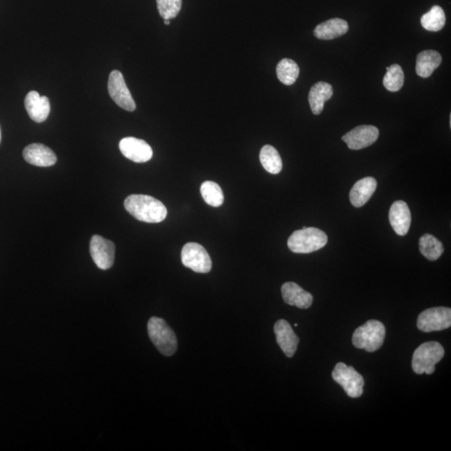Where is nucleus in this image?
<instances>
[{
	"instance_id": "1",
	"label": "nucleus",
	"mask_w": 451,
	"mask_h": 451,
	"mask_svg": "<svg viewBox=\"0 0 451 451\" xmlns=\"http://www.w3.org/2000/svg\"><path fill=\"white\" fill-rule=\"evenodd\" d=\"M124 206L126 210L140 222L159 223L168 216L164 204L151 195H131L125 200Z\"/></svg>"
},
{
	"instance_id": "2",
	"label": "nucleus",
	"mask_w": 451,
	"mask_h": 451,
	"mask_svg": "<svg viewBox=\"0 0 451 451\" xmlns=\"http://www.w3.org/2000/svg\"><path fill=\"white\" fill-rule=\"evenodd\" d=\"M327 236L322 230L304 227L293 232L288 240V249L295 253H311L327 244Z\"/></svg>"
},
{
	"instance_id": "3",
	"label": "nucleus",
	"mask_w": 451,
	"mask_h": 451,
	"mask_svg": "<svg viewBox=\"0 0 451 451\" xmlns=\"http://www.w3.org/2000/svg\"><path fill=\"white\" fill-rule=\"evenodd\" d=\"M149 337L161 354L172 356L177 350V339L172 327L164 319L152 317L148 321Z\"/></svg>"
},
{
	"instance_id": "4",
	"label": "nucleus",
	"mask_w": 451,
	"mask_h": 451,
	"mask_svg": "<svg viewBox=\"0 0 451 451\" xmlns=\"http://www.w3.org/2000/svg\"><path fill=\"white\" fill-rule=\"evenodd\" d=\"M385 327L378 320H369L358 327L353 334V344L357 348L374 352L381 348L385 339Z\"/></svg>"
},
{
	"instance_id": "5",
	"label": "nucleus",
	"mask_w": 451,
	"mask_h": 451,
	"mask_svg": "<svg viewBox=\"0 0 451 451\" xmlns=\"http://www.w3.org/2000/svg\"><path fill=\"white\" fill-rule=\"evenodd\" d=\"M444 348L438 342H427L416 348L413 355L412 369L417 374H432L436 365L443 359Z\"/></svg>"
},
{
	"instance_id": "6",
	"label": "nucleus",
	"mask_w": 451,
	"mask_h": 451,
	"mask_svg": "<svg viewBox=\"0 0 451 451\" xmlns=\"http://www.w3.org/2000/svg\"><path fill=\"white\" fill-rule=\"evenodd\" d=\"M332 377L343 387L348 397L359 398L363 394L364 378L352 366L338 363L332 373Z\"/></svg>"
},
{
	"instance_id": "7",
	"label": "nucleus",
	"mask_w": 451,
	"mask_h": 451,
	"mask_svg": "<svg viewBox=\"0 0 451 451\" xmlns=\"http://www.w3.org/2000/svg\"><path fill=\"white\" fill-rule=\"evenodd\" d=\"M183 265L199 274H207L212 269L210 255L202 245L188 242L182 250Z\"/></svg>"
},
{
	"instance_id": "8",
	"label": "nucleus",
	"mask_w": 451,
	"mask_h": 451,
	"mask_svg": "<svg viewBox=\"0 0 451 451\" xmlns=\"http://www.w3.org/2000/svg\"><path fill=\"white\" fill-rule=\"evenodd\" d=\"M451 325V309L436 307L424 310L417 319V327L424 333L448 330Z\"/></svg>"
},
{
	"instance_id": "9",
	"label": "nucleus",
	"mask_w": 451,
	"mask_h": 451,
	"mask_svg": "<svg viewBox=\"0 0 451 451\" xmlns=\"http://www.w3.org/2000/svg\"><path fill=\"white\" fill-rule=\"evenodd\" d=\"M108 91L110 96L121 108L127 112H134L136 108L135 101L120 71H113L110 74Z\"/></svg>"
},
{
	"instance_id": "10",
	"label": "nucleus",
	"mask_w": 451,
	"mask_h": 451,
	"mask_svg": "<svg viewBox=\"0 0 451 451\" xmlns=\"http://www.w3.org/2000/svg\"><path fill=\"white\" fill-rule=\"evenodd\" d=\"M90 252L94 262L99 269L108 270L113 266L116 246L112 241L99 235L93 236L90 242Z\"/></svg>"
},
{
	"instance_id": "11",
	"label": "nucleus",
	"mask_w": 451,
	"mask_h": 451,
	"mask_svg": "<svg viewBox=\"0 0 451 451\" xmlns=\"http://www.w3.org/2000/svg\"><path fill=\"white\" fill-rule=\"evenodd\" d=\"M378 135L380 131L376 126L363 125L348 131L343 136L342 140L351 150H361L376 142Z\"/></svg>"
},
{
	"instance_id": "12",
	"label": "nucleus",
	"mask_w": 451,
	"mask_h": 451,
	"mask_svg": "<svg viewBox=\"0 0 451 451\" xmlns=\"http://www.w3.org/2000/svg\"><path fill=\"white\" fill-rule=\"evenodd\" d=\"M119 148L127 159L136 163H144L152 158V149L147 142L143 140L135 138H123Z\"/></svg>"
},
{
	"instance_id": "13",
	"label": "nucleus",
	"mask_w": 451,
	"mask_h": 451,
	"mask_svg": "<svg viewBox=\"0 0 451 451\" xmlns=\"http://www.w3.org/2000/svg\"><path fill=\"white\" fill-rule=\"evenodd\" d=\"M23 156L28 163L36 167H52L57 163L54 152L43 144L34 143L24 148Z\"/></svg>"
},
{
	"instance_id": "14",
	"label": "nucleus",
	"mask_w": 451,
	"mask_h": 451,
	"mask_svg": "<svg viewBox=\"0 0 451 451\" xmlns=\"http://www.w3.org/2000/svg\"><path fill=\"white\" fill-rule=\"evenodd\" d=\"M274 333L281 350L287 357L291 358L295 355L300 343V339L293 330V327L288 321L281 319L275 323Z\"/></svg>"
},
{
	"instance_id": "15",
	"label": "nucleus",
	"mask_w": 451,
	"mask_h": 451,
	"mask_svg": "<svg viewBox=\"0 0 451 451\" xmlns=\"http://www.w3.org/2000/svg\"><path fill=\"white\" fill-rule=\"evenodd\" d=\"M24 106L29 117L37 123L45 121L50 113V103L48 97L40 96L37 91L28 93L24 99Z\"/></svg>"
},
{
	"instance_id": "16",
	"label": "nucleus",
	"mask_w": 451,
	"mask_h": 451,
	"mask_svg": "<svg viewBox=\"0 0 451 451\" xmlns=\"http://www.w3.org/2000/svg\"><path fill=\"white\" fill-rule=\"evenodd\" d=\"M390 223L394 231L399 236H405L410 230L411 214L407 203L397 201L392 204L389 214Z\"/></svg>"
},
{
	"instance_id": "17",
	"label": "nucleus",
	"mask_w": 451,
	"mask_h": 451,
	"mask_svg": "<svg viewBox=\"0 0 451 451\" xmlns=\"http://www.w3.org/2000/svg\"><path fill=\"white\" fill-rule=\"evenodd\" d=\"M281 290L283 299L287 304L296 306L302 309L311 307L313 301L311 293L305 291L300 285L293 282L285 283Z\"/></svg>"
},
{
	"instance_id": "18",
	"label": "nucleus",
	"mask_w": 451,
	"mask_h": 451,
	"mask_svg": "<svg viewBox=\"0 0 451 451\" xmlns=\"http://www.w3.org/2000/svg\"><path fill=\"white\" fill-rule=\"evenodd\" d=\"M377 187V182L373 177H365L352 187L350 199L353 206L361 207L371 198Z\"/></svg>"
},
{
	"instance_id": "19",
	"label": "nucleus",
	"mask_w": 451,
	"mask_h": 451,
	"mask_svg": "<svg viewBox=\"0 0 451 451\" xmlns=\"http://www.w3.org/2000/svg\"><path fill=\"white\" fill-rule=\"evenodd\" d=\"M348 31V24L346 20L334 18L319 24L313 34L319 40H330L346 35Z\"/></svg>"
},
{
	"instance_id": "20",
	"label": "nucleus",
	"mask_w": 451,
	"mask_h": 451,
	"mask_svg": "<svg viewBox=\"0 0 451 451\" xmlns=\"http://www.w3.org/2000/svg\"><path fill=\"white\" fill-rule=\"evenodd\" d=\"M442 62L441 54L436 50H428L420 52L416 59V74L422 78H428Z\"/></svg>"
},
{
	"instance_id": "21",
	"label": "nucleus",
	"mask_w": 451,
	"mask_h": 451,
	"mask_svg": "<svg viewBox=\"0 0 451 451\" xmlns=\"http://www.w3.org/2000/svg\"><path fill=\"white\" fill-rule=\"evenodd\" d=\"M334 95L333 87L326 82L314 84L309 94V102L314 114H321L325 101L331 99Z\"/></svg>"
},
{
	"instance_id": "22",
	"label": "nucleus",
	"mask_w": 451,
	"mask_h": 451,
	"mask_svg": "<svg viewBox=\"0 0 451 451\" xmlns=\"http://www.w3.org/2000/svg\"><path fill=\"white\" fill-rule=\"evenodd\" d=\"M420 251L429 261H436L444 253L442 242L431 234H424L420 239Z\"/></svg>"
},
{
	"instance_id": "23",
	"label": "nucleus",
	"mask_w": 451,
	"mask_h": 451,
	"mask_svg": "<svg viewBox=\"0 0 451 451\" xmlns=\"http://www.w3.org/2000/svg\"><path fill=\"white\" fill-rule=\"evenodd\" d=\"M260 161L263 168L271 174H279L283 169V161L278 151L270 145L262 148Z\"/></svg>"
},
{
	"instance_id": "24",
	"label": "nucleus",
	"mask_w": 451,
	"mask_h": 451,
	"mask_svg": "<svg viewBox=\"0 0 451 451\" xmlns=\"http://www.w3.org/2000/svg\"><path fill=\"white\" fill-rule=\"evenodd\" d=\"M276 75L281 82L286 86H292L300 75V67L290 59H283L276 66Z\"/></svg>"
},
{
	"instance_id": "25",
	"label": "nucleus",
	"mask_w": 451,
	"mask_h": 451,
	"mask_svg": "<svg viewBox=\"0 0 451 451\" xmlns=\"http://www.w3.org/2000/svg\"><path fill=\"white\" fill-rule=\"evenodd\" d=\"M445 15L440 6H435L420 19L421 25L428 31L437 32L441 31L445 24Z\"/></svg>"
},
{
	"instance_id": "26",
	"label": "nucleus",
	"mask_w": 451,
	"mask_h": 451,
	"mask_svg": "<svg viewBox=\"0 0 451 451\" xmlns=\"http://www.w3.org/2000/svg\"><path fill=\"white\" fill-rule=\"evenodd\" d=\"M386 71V75L383 80V84H384L386 90L390 92H397L401 90L404 82H405V74H404L401 66L394 64V65L387 67Z\"/></svg>"
},
{
	"instance_id": "27",
	"label": "nucleus",
	"mask_w": 451,
	"mask_h": 451,
	"mask_svg": "<svg viewBox=\"0 0 451 451\" xmlns=\"http://www.w3.org/2000/svg\"><path fill=\"white\" fill-rule=\"evenodd\" d=\"M201 194L204 201L212 207L223 205L224 195L222 188L214 182L207 181L201 186Z\"/></svg>"
},
{
	"instance_id": "28",
	"label": "nucleus",
	"mask_w": 451,
	"mask_h": 451,
	"mask_svg": "<svg viewBox=\"0 0 451 451\" xmlns=\"http://www.w3.org/2000/svg\"><path fill=\"white\" fill-rule=\"evenodd\" d=\"M182 0H156L157 8L161 18L172 20L176 18L182 8Z\"/></svg>"
},
{
	"instance_id": "29",
	"label": "nucleus",
	"mask_w": 451,
	"mask_h": 451,
	"mask_svg": "<svg viewBox=\"0 0 451 451\" xmlns=\"http://www.w3.org/2000/svg\"><path fill=\"white\" fill-rule=\"evenodd\" d=\"M165 24L169 25L170 24V20H165Z\"/></svg>"
},
{
	"instance_id": "30",
	"label": "nucleus",
	"mask_w": 451,
	"mask_h": 451,
	"mask_svg": "<svg viewBox=\"0 0 451 451\" xmlns=\"http://www.w3.org/2000/svg\"><path fill=\"white\" fill-rule=\"evenodd\" d=\"M0 142H1V131H0Z\"/></svg>"
}]
</instances>
